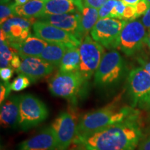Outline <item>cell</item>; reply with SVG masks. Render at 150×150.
<instances>
[{"instance_id": "obj_5", "label": "cell", "mask_w": 150, "mask_h": 150, "mask_svg": "<svg viewBox=\"0 0 150 150\" xmlns=\"http://www.w3.org/2000/svg\"><path fill=\"white\" fill-rule=\"evenodd\" d=\"M86 81L79 71H59L49 81V91L54 96L75 102Z\"/></svg>"}, {"instance_id": "obj_7", "label": "cell", "mask_w": 150, "mask_h": 150, "mask_svg": "<svg viewBox=\"0 0 150 150\" xmlns=\"http://www.w3.org/2000/svg\"><path fill=\"white\" fill-rule=\"evenodd\" d=\"M127 21L110 18L99 19L91 31V37L105 48H117L120 35Z\"/></svg>"}, {"instance_id": "obj_9", "label": "cell", "mask_w": 150, "mask_h": 150, "mask_svg": "<svg viewBox=\"0 0 150 150\" xmlns=\"http://www.w3.org/2000/svg\"><path fill=\"white\" fill-rule=\"evenodd\" d=\"M78 122L71 112L63 111L54 120L51 127L57 140V150H67L76 135Z\"/></svg>"}, {"instance_id": "obj_23", "label": "cell", "mask_w": 150, "mask_h": 150, "mask_svg": "<svg viewBox=\"0 0 150 150\" xmlns=\"http://www.w3.org/2000/svg\"><path fill=\"white\" fill-rule=\"evenodd\" d=\"M15 6L16 3L11 2L7 4H1L0 6V23L2 24L9 19L13 18L15 13Z\"/></svg>"}, {"instance_id": "obj_13", "label": "cell", "mask_w": 150, "mask_h": 150, "mask_svg": "<svg viewBox=\"0 0 150 150\" xmlns=\"http://www.w3.org/2000/svg\"><path fill=\"white\" fill-rule=\"evenodd\" d=\"M21 65L16 72L27 76L31 82L45 77L53 72L55 67L39 57L22 58Z\"/></svg>"}, {"instance_id": "obj_30", "label": "cell", "mask_w": 150, "mask_h": 150, "mask_svg": "<svg viewBox=\"0 0 150 150\" xmlns=\"http://www.w3.org/2000/svg\"><path fill=\"white\" fill-rule=\"evenodd\" d=\"M138 150H150V132L140 141Z\"/></svg>"}, {"instance_id": "obj_17", "label": "cell", "mask_w": 150, "mask_h": 150, "mask_svg": "<svg viewBox=\"0 0 150 150\" xmlns=\"http://www.w3.org/2000/svg\"><path fill=\"white\" fill-rule=\"evenodd\" d=\"M77 11L72 0H45V8L41 16L74 13Z\"/></svg>"}, {"instance_id": "obj_16", "label": "cell", "mask_w": 150, "mask_h": 150, "mask_svg": "<svg viewBox=\"0 0 150 150\" xmlns=\"http://www.w3.org/2000/svg\"><path fill=\"white\" fill-rule=\"evenodd\" d=\"M20 100L19 96L8 97L1 105L0 122L4 128H10L18 126L19 113H20Z\"/></svg>"}, {"instance_id": "obj_25", "label": "cell", "mask_w": 150, "mask_h": 150, "mask_svg": "<svg viewBox=\"0 0 150 150\" xmlns=\"http://www.w3.org/2000/svg\"><path fill=\"white\" fill-rule=\"evenodd\" d=\"M127 6L122 0H117L115 6L110 13L109 18L124 20V13L126 10Z\"/></svg>"}, {"instance_id": "obj_15", "label": "cell", "mask_w": 150, "mask_h": 150, "mask_svg": "<svg viewBox=\"0 0 150 150\" xmlns=\"http://www.w3.org/2000/svg\"><path fill=\"white\" fill-rule=\"evenodd\" d=\"M48 43L38 36L30 35L22 42H11L9 45L21 58L40 57Z\"/></svg>"}, {"instance_id": "obj_6", "label": "cell", "mask_w": 150, "mask_h": 150, "mask_svg": "<svg viewBox=\"0 0 150 150\" xmlns=\"http://www.w3.org/2000/svg\"><path fill=\"white\" fill-rule=\"evenodd\" d=\"M79 72L86 81L95 74L105 54L102 45L94 40L90 35H86L81 40L79 47Z\"/></svg>"}, {"instance_id": "obj_20", "label": "cell", "mask_w": 150, "mask_h": 150, "mask_svg": "<svg viewBox=\"0 0 150 150\" xmlns=\"http://www.w3.org/2000/svg\"><path fill=\"white\" fill-rule=\"evenodd\" d=\"M80 54L79 47L67 48L59 65L61 72H75L79 70Z\"/></svg>"}, {"instance_id": "obj_39", "label": "cell", "mask_w": 150, "mask_h": 150, "mask_svg": "<svg viewBox=\"0 0 150 150\" xmlns=\"http://www.w3.org/2000/svg\"><path fill=\"white\" fill-rule=\"evenodd\" d=\"M8 1H10V0H1V4H4L8 3Z\"/></svg>"}, {"instance_id": "obj_2", "label": "cell", "mask_w": 150, "mask_h": 150, "mask_svg": "<svg viewBox=\"0 0 150 150\" xmlns=\"http://www.w3.org/2000/svg\"><path fill=\"white\" fill-rule=\"evenodd\" d=\"M137 118L138 112L133 107L126 106L117 108L114 105H107L104 107L86 112L79 118L75 139L83 138L114 124L137 120Z\"/></svg>"}, {"instance_id": "obj_31", "label": "cell", "mask_w": 150, "mask_h": 150, "mask_svg": "<svg viewBox=\"0 0 150 150\" xmlns=\"http://www.w3.org/2000/svg\"><path fill=\"white\" fill-rule=\"evenodd\" d=\"M142 23L143 24L146 29H149L150 31V6H148L147 11L142 16Z\"/></svg>"}, {"instance_id": "obj_29", "label": "cell", "mask_w": 150, "mask_h": 150, "mask_svg": "<svg viewBox=\"0 0 150 150\" xmlns=\"http://www.w3.org/2000/svg\"><path fill=\"white\" fill-rule=\"evenodd\" d=\"M14 73V70L11 67H4L0 70V76L1 79L4 81V82H7L10 80V79L13 76Z\"/></svg>"}, {"instance_id": "obj_24", "label": "cell", "mask_w": 150, "mask_h": 150, "mask_svg": "<svg viewBox=\"0 0 150 150\" xmlns=\"http://www.w3.org/2000/svg\"><path fill=\"white\" fill-rule=\"evenodd\" d=\"M31 81L24 74H19L15 79L12 83H11V91L16 92H20L23 91L27 87H29L31 84Z\"/></svg>"}, {"instance_id": "obj_8", "label": "cell", "mask_w": 150, "mask_h": 150, "mask_svg": "<svg viewBox=\"0 0 150 150\" xmlns=\"http://www.w3.org/2000/svg\"><path fill=\"white\" fill-rule=\"evenodd\" d=\"M147 33L143 24L138 20L127 21L120 35L117 48L130 56L141 49Z\"/></svg>"}, {"instance_id": "obj_28", "label": "cell", "mask_w": 150, "mask_h": 150, "mask_svg": "<svg viewBox=\"0 0 150 150\" xmlns=\"http://www.w3.org/2000/svg\"><path fill=\"white\" fill-rule=\"evenodd\" d=\"M108 0H83V4L86 6L99 9L103 6Z\"/></svg>"}, {"instance_id": "obj_21", "label": "cell", "mask_w": 150, "mask_h": 150, "mask_svg": "<svg viewBox=\"0 0 150 150\" xmlns=\"http://www.w3.org/2000/svg\"><path fill=\"white\" fill-rule=\"evenodd\" d=\"M99 20V10L84 6L81 13V24L82 35L86 37L91 32L94 26Z\"/></svg>"}, {"instance_id": "obj_19", "label": "cell", "mask_w": 150, "mask_h": 150, "mask_svg": "<svg viewBox=\"0 0 150 150\" xmlns=\"http://www.w3.org/2000/svg\"><path fill=\"white\" fill-rule=\"evenodd\" d=\"M67 50V47L63 45L48 43L39 58L47 62L54 67H58L59 66L61 60L64 56Z\"/></svg>"}, {"instance_id": "obj_3", "label": "cell", "mask_w": 150, "mask_h": 150, "mask_svg": "<svg viewBox=\"0 0 150 150\" xmlns=\"http://www.w3.org/2000/svg\"><path fill=\"white\" fill-rule=\"evenodd\" d=\"M125 70V63L122 56L115 50H111L105 53L95 73L94 83L102 88L112 87L121 80Z\"/></svg>"}, {"instance_id": "obj_1", "label": "cell", "mask_w": 150, "mask_h": 150, "mask_svg": "<svg viewBox=\"0 0 150 150\" xmlns=\"http://www.w3.org/2000/svg\"><path fill=\"white\" fill-rule=\"evenodd\" d=\"M142 133L137 120L105 127L88 136L75 139L74 150H135Z\"/></svg>"}, {"instance_id": "obj_37", "label": "cell", "mask_w": 150, "mask_h": 150, "mask_svg": "<svg viewBox=\"0 0 150 150\" xmlns=\"http://www.w3.org/2000/svg\"><path fill=\"white\" fill-rule=\"evenodd\" d=\"M28 1H29V0H15V3H16V5L17 6L25 4Z\"/></svg>"}, {"instance_id": "obj_34", "label": "cell", "mask_w": 150, "mask_h": 150, "mask_svg": "<svg viewBox=\"0 0 150 150\" xmlns=\"http://www.w3.org/2000/svg\"><path fill=\"white\" fill-rule=\"evenodd\" d=\"M126 5L136 6L140 0H122Z\"/></svg>"}, {"instance_id": "obj_32", "label": "cell", "mask_w": 150, "mask_h": 150, "mask_svg": "<svg viewBox=\"0 0 150 150\" xmlns=\"http://www.w3.org/2000/svg\"><path fill=\"white\" fill-rule=\"evenodd\" d=\"M20 56L18 55V54H14L13 57V59L11 61V66L12 67V68L18 70L19 67H20L22 63V61L20 60Z\"/></svg>"}, {"instance_id": "obj_26", "label": "cell", "mask_w": 150, "mask_h": 150, "mask_svg": "<svg viewBox=\"0 0 150 150\" xmlns=\"http://www.w3.org/2000/svg\"><path fill=\"white\" fill-rule=\"evenodd\" d=\"M117 0H108L103 6L99 9V19L109 18L112 9L115 6Z\"/></svg>"}, {"instance_id": "obj_22", "label": "cell", "mask_w": 150, "mask_h": 150, "mask_svg": "<svg viewBox=\"0 0 150 150\" xmlns=\"http://www.w3.org/2000/svg\"><path fill=\"white\" fill-rule=\"evenodd\" d=\"M9 45L7 42L1 41L0 45V66L1 68L11 66V61L13 57L14 50L9 47Z\"/></svg>"}, {"instance_id": "obj_41", "label": "cell", "mask_w": 150, "mask_h": 150, "mask_svg": "<svg viewBox=\"0 0 150 150\" xmlns=\"http://www.w3.org/2000/svg\"></svg>"}, {"instance_id": "obj_35", "label": "cell", "mask_w": 150, "mask_h": 150, "mask_svg": "<svg viewBox=\"0 0 150 150\" xmlns=\"http://www.w3.org/2000/svg\"><path fill=\"white\" fill-rule=\"evenodd\" d=\"M0 36H1V41H4V42H6L7 41V34L4 31L1 29L0 31Z\"/></svg>"}, {"instance_id": "obj_38", "label": "cell", "mask_w": 150, "mask_h": 150, "mask_svg": "<svg viewBox=\"0 0 150 150\" xmlns=\"http://www.w3.org/2000/svg\"><path fill=\"white\" fill-rule=\"evenodd\" d=\"M145 43L147 45V46L149 47L150 50V31H149V33L147 34V38H146V40H145Z\"/></svg>"}, {"instance_id": "obj_11", "label": "cell", "mask_w": 150, "mask_h": 150, "mask_svg": "<svg viewBox=\"0 0 150 150\" xmlns=\"http://www.w3.org/2000/svg\"><path fill=\"white\" fill-rule=\"evenodd\" d=\"M128 90L131 100V107L140 106L150 95V75L142 67H137L129 72Z\"/></svg>"}, {"instance_id": "obj_12", "label": "cell", "mask_w": 150, "mask_h": 150, "mask_svg": "<svg viewBox=\"0 0 150 150\" xmlns=\"http://www.w3.org/2000/svg\"><path fill=\"white\" fill-rule=\"evenodd\" d=\"M38 20L66 31L74 35L81 40H83L79 13L43 16L38 18Z\"/></svg>"}, {"instance_id": "obj_4", "label": "cell", "mask_w": 150, "mask_h": 150, "mask_svg": "<svg viewBox=\"0 0 150 150\" xmlns=\"http://www.w3.org/2000/svg\"><path fill=\"white\" fill-rule=\"evenodd\" d=\"M18 127L23 131L37 127L47 118L48 108L42 101L31 94L19 95Z\"/></svg>"}, {"instance_id": "obj_10", "label": "cell", "mask_w": 150, "mask_h": 150, "mask_svg": "<svg viewBox=\"0 0 150 150\" xmlns=\"http://www.w3.org/2000/svg\"><path fill=\"white\" fill-rule=\"evenodd\" d=\"M35 35L49 43L63 45L67 48L79 47L81 40L72 33L37 20L33 25Z\"/></svg>"}, {"instance_id": "obj_27", "label": "cell", "mask_w": 150, "mask_h": 150, "mask_svg": "<svg viewBox=\"0 0 150 150\" xmlns=\"http://www.w3.org/2000/svg\"><path fill=\"white\" fill-rule=\"evenodd\" d=\"M11 91V83L8 81L1 82L0 84V103L1 105L5 102V100L8 97L9 94Z\"/></svg>"}, {"instance_id": "obj_36", "label": "cell", "mask_w": 150, "mask_h": 150, "mask_svg": "<svg viewBox=\"0 0 150 150\" xmlns=\"http://www.w3.org/2000/svg\"><path fill=\"white\" fill-rule=\"evenodd\" d=\"M141 106H144V107H145L146 108H148V109L150 110V95L149 97L146 99L145 102L141 105Z\"/></svg>"}, {"instance_id": "obj_40", "label": "cell", "mask_w": 150, "mask_h": 150, "mask_svg": "<svg viewBox=\"0 0 150 150\" xmlns=\"http://www.w3.org/2000/svg\"><path fill=\"white\" fill-rule=\"evenodd\" d=\"M145 1H146V2H147L148 5L150 6V0H145Z\"/></svg>"}, {"instance_id": "obj_14", "label": "cell", "mask_w": 150, "mask_h": 150, "mask_svg": "<svg viewBox=\"0 0 150 150\" xmlns=\"http://www.w3.org/2000/svg\"><path fill=\"white\" fill-rule=\"evenodd\" d=\"M17 150H57V140L51 125L22 142Z\"/></svg>"}, {"instance_id": "obj_18", "label": "cell", "mask_w": 150, "mask_h": 150, "mask_svg": "<svg viewBox=\"0 0 150 150\" xmlns=\"http://www.w3.org/2000/svg\"><path fill=\"white\" fill-rule=\"evenodd\" d=\"M45 8V0H31L23 5L15 6V13L22 18H38Z\"/></svg>"}, {"instance_id": "obj_33", "label": "cell", "mask_w": 150, "mask_h": 150, "mask_svg": "<svg viewBox=\"0 0 150 150\" xmlns=\"http://www.w3.org/2000/svg\"><path fill=\"white\" fill-rule=\"evenodd\" d=\"M138 61H139L142 68L145 69L150 75V61H145L142 59H139Z\"/></svg>"}]
</instances>
